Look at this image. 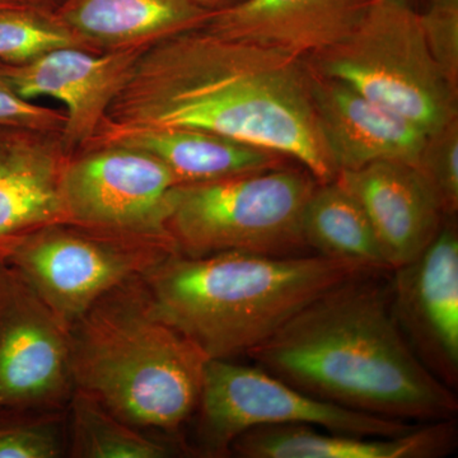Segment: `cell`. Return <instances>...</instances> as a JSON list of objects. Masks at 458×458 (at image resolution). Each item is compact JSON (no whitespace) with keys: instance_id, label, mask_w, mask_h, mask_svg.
<instances>
[{"instance_id":"obj_15","label":"cell","mask_w":458,"mask_h":458,"mask_svg":"<svg viewBox=\"0 0 458 458\" xmlns=\"http://www.w3.org/2000/svg\"><path fill=\"white\" fill-rule=\"evenodd\" d=\"M62 132L0 126V258L20 238L66 223Z\"/></svg>"},{"instance_id":"obj_17","label":"cell","mask_w":458,"mask_h":458,"mask_svg":"<svg viewBox=\"0 0 458 458\" xmlns=\"http://www.w3.org/2000/svg\"><path fill=\"white\" fill-rule=\"evenodd\" d=\"M454 419L419 424L394 437L328 432L311 426L259 427L238 437L229 454L242 458H437L454 451Z\"/></svg>"},{"instance_id":"obj_12","label":"cell","mask_w":458,"mask_h":458,"mask_svg":"<svg viewBox=\"0 0 458 458\" xmlns=\"http://www.w3.org/2000/svg\"><path fill=\"white\" fill-rule=\"evenodd\" d=\"M445 218L429 246L394 270V315L410 345L452 388L458 377V232Z\"/></svg>"},{"instance_id":"obj_2","label":"cell","mask_w":458,"mask_h":458,"mask_svg":"<svg viewBox=\"0 0 458 458\" xmlns=\"http://www.w3.org/2000/svg\"><path fill=\"white\" fill-rule=\"evenodd\" d=\"M366 273L307 304L247 352L259 369L318 399L403 421L448 420L454 391L418 357L393 306L391 285Z\"/></svg>"},{"instance_id":"obj_5","label":"cell","mask_w":458,"mask_h":458,"mask_svg":"<svg viewBox=\"0 0 458 458\" xmlns=\"http://www.w3.org/2000/svg\"><path fill=\"white\" fill-rule=\"evenodd\" d=\"M318 183L304 168L288 167L177 183L168 198L165 232L177 252L188 258L221 252L310 255L302 216Z\"/></svg>"},{"instance_id":"obj_22","label":"cell","mask_w":458,"mask_h":458,"mask_svg":"<svg viewBox=\"0 0 458 458\" xmlns=\"http://www.w3.org/2000/svg\"><path fill=\"white\" fill-rule=\"evenodd\" d=\"M68 47H82L53 13L23 4L0 8V64H23Z\"/></svg>"},{"instance_id":"obj_29","label":"cell","mask_w":458,"mask_h":458,"mask_svg":"<svg viewBox=\"0 0 458 458\" xmlns=\"http://www.w3.org/2000/svg\"><path fill=\"white\" fill-rule=\"evenodd\" d=\"M13 5H21V3L14 2V0H0V8L13 7Z\"/></svg>"},{"instance_id":"obj_13","label":"cell","mask_w":458,"mask_h":458,"mask_svg":"<svg viewBox=\"0 0 458 458\" xmlns=\"http://www.w3.org/2000/svg\"><path fill=\"white\" fill-rule=\"evenodd\" d=\"M372 225L391 271L414 261L442 228L438 199L414 165L381 161L337 174Z\"/></svg>"},{"instance_id":"obj_19","label":"cell","mask_w":458,"mask_h":458,"mask_svg":"<svg viewBox=\"0 0 458 458\" xmlns=\"http://www.w3.org/2000/svg\"><path fill=\"white\" fill-rule=\"evenodd\" d=\"M99 144H120L156 157L170 168L179 183L209 182L274 170L284 167L286 159L265 148L192 129L138 128L99 131L86 148Z\"/></svg>"},{"instance_id":"obj_14","label":"cell","mask_w":458,"mask_h":458,"mask_svg":"<svg viewBox=\"0 0 458 458\" xmlns=\"http://www.w3.org/2000/svg\"><path fill=\"white\" fill-rule=\"evenodd\" d=\"M310 72L319 131L337 174L381 161L417 165L426 131L352 87Z\"/></svg>"},{"instance_id":"obj_28","label":"cell","mask_w":458,"mask_h":458,"mask_svg":"<svg viewBox=\"0 0 458 458\" xmlns=\"http://www.w3.org/2000/svg\"><path fill=\"white\" fill-rule=\"evenodd\" d=\"M386 2L396 3V4L408 5V7L415 8L417 0H386Z\"/></svg>"},{"instance_id":"obj_8","label":"cell","mask_w":458,"mask_h":458,"mask_svg":"<svg viewBox=\"0 0 458 458\" xmlns=\"http://www.w3.org/2000/svg\"><path fill=\"white\" fill-rule=\"evenodd\" d=\"M195 412L199 445L214 457L229 454L238 437L259 427L298 424L352 436L394 437L419 426L318 399L258 366L232 360L207 361Z\"/></svg>"},{"instance_id":"obj_30","label":"cell","mask_w":458,"mask_h":458,"mask_svg":"<svg viewBox=\"0 0 458 458\" xmlns=\"http://www.w3.org/2000/svg\"><path fill=\"white\" fill-rule=\"evenodd\" d=\"M14 2H16V0H14ZM18 3V2H17Z\"/></svg>"},{"instance_id":"obj_20","label":"cell","mask_w":458,"mask_h":458,"mask_svg":"<svg viewBox=\"0 0 458 458\" xmlns=\"http://www.w3.org/2000/svg\"><path fill=\"white\" fill-rule=\"evenodd\" d=\"M302 233L316 254L352 262L372 273L391 271L363 208L336 179L313 190L303 210Z\"/></svg>"},{"instance_id":"obj_25","label":"cell","mask_w":458,"mask_h":458,"mask_svg":"<svg viewBox=\"0 0 458 458\" xmlns=\"http://www.w3.org/2000/svg\"><path fill=\"white\" fill-rule=\"evenodd\" d=\"M419 14L434 60L458 89V7L427 5Z\"/></svg>"},{"instance_id":"obj_11","label":"cell","mask_w":458,"mask_h":458,"mask_svg":"<svg viewBox=\"0 0 458 458\" xmlns=\"http://www.w3.org/2000/svg\"><path fill=\"white\" fill-rule=\"evenodd\" d=\"M143 50L59 47L23 64H0V71L21 98L55 99L65 107L62 140L72 156L95 138Z\"/></svg>"},{"instance_id":"obj_26","label":"cell","mask_w":458,"mask_h":458,"mask_svg":"<svg viewBox=\"0 0 458 458\" xmlns=\"http://www.w3.org/2000/svg\"><path fill=\"white\" fill-rule=\"evenodd\" d=\"M64 123V111L21 98L0 71V126L62 132Z\"/></svg>"},{"instance_id":"obj_23","label":"cell","mask_w":458,"mask_h":458,"mask_svg":"<svg viewBox=\"0 0 458 458\" xmlns=\"http://www.w3.org/2000/svg\"><path fill=\"white\" fill-rule=\"evenodd\" d=\"M65 454V411H0V458H59Z\"/></svg>"},{"instance_id":"obj_9","label":"cell","mask_w":458,"mask_h":458,"mask_svg":"<svg viewBox=\"0 0 458 458\" xmlns=\"http://www.w3.org/2000/svg\"><path fill=\"white\" fill-rule=\"evenodd\" d=\"M177 183L167 165L140 149L120 144L86 148L69 157L63 171L66 223L129 236L170 238L165 216Z\"/></svg>"},{"instance_id":"obj_10","label":"cell","mask_w":458,"mask_h":458,"mask_svg":"<svg viewBox=\"0 0 458 458\" xmlns=\"http://www.w3.org/2000/svg\"><path fill=\"white\" fill-rule=\"evenodd\" d=\"M74 390L68 328L0 261V411H65Z\"/></svg>"},{"instance_id":"obj_21","label":"cell","mask_w":458,"mask_h":458,"mask_svg":"<svg viewBox=\"0 0 458 458\" xmlns=\"http://www.w3.org/2000/svg\"><path fill=\"white\" fill-rule=\"evenodd\" d=\"M66 454L74 458H167L174 445L126 423L92 396L74 390L65 410Z\"/></svg>"},{"instance_id":"obj_3","label":"cell","mask_w":458,"mask_h":458,"mask_svg":"<svg viewBox=\"0 0 458 458\" xmlns=\"http://www.w3.org/2000/svg\"><path fill=\"white\" fill-rule=\"evenodd\" d=\"M372 273L324 255H171L143 276L157 312L208 360L260 345L334 286ZM377 274V273H376Z\"/></svg>"},{"instance_id":"obj_7","label":"cell","mask_w":458,"mask_h":458,"mask_svg":"<svg viewBox=\"0 0 458 458\" xmlns=\"http://www.w3.org/2000/svg\"><path fill=\"white\" fill-rule=\"evenodd\" d=\"M176 252L170 238L55 223L20 238L0 261L14 267L69 330L102 297Z\"/></svg>"},{"instance_id":"obj_18","label":"cell","mask_w":458,"mask_h":458,"mask_svg":"<svg viewBox=\"0 0 458 458\" xmlns=\"http://www.w3.org/2000/svg\"><path fill=\"white\" fill-rule=\"evenodd\" d=\"M198 0H64L53 16L90 51L143 50L205 26Z\"/></svg>"},{"instance_id":"obj_6","label":"cell","mask_w":458,"mask_h":458,"mask_svg":"<svg viewBox=\"0 0 458 458\" xmlns=\"http://www.w3.org/2000/svg\"><path fill=\"white\" fill-rule=\"evenodd\" d=\"M306 60L427 134L458 117V89L434 60L415 8L373 0L344 40Z\"/></svg>"},{"instance_id":"obj_24","label":"cell","mask_w":458,"mask_h":458,"mask_svg":"<svg viewBox=\"0 0 458 458\" xmlns=\"http://www.w3.org/2000/svg\"><path fill=\"white\" fill-rule=\"evenodd\" d=\"M438 199L445 218L458 210V117L427 135L415 165Z\"/></svg>"},{"instance_id":"obj_27","label":"cell","mask_w":458,"mask_h":458,"mask_svg":"<svg viewBox=\"0 0 458 458\" xmlns=\"http://www.w3.org/2000/svg\"><path fill=\"white\" fill-rule=\"evenodd\" d=\"M242 2H245V0H198L199 4L209 11L210 13L233 7V5L240 4Z\"/></svg>"},{"instance_id":"obj_16","label":"cell","mask_w":458,"mask_h":458,"mask_svg":"<svg viewBox=\"0 0 458 458\" xmlns=\"http://www.w3.org/2000/svg\"><path fill=\"white\" fill-rule=\"evenodd\" d=\"M373 0H245L216 12L214 33L309 57L351 33Z\"/></svg>"},{"instance_id":"obj_1","label":"cell","mask_w":458,"mask_h":458,"mask_svg":"<svg viewBox=\"0 0 458 458\" xmlns=\"http://www.w3.org/2000/svg\"><path fill=\"white\" fill-rule=\"evenodd\" d=\"M138 128L213 132L293 159L318 183L337 177L306 57L204 26L141 51L98 132Z\"/></svg>"},{"instance_id":"obj_4","label":"cell","mask_w":458,"mask_h":458,"mask_svg":"<svg viewBox=\"0 0 458 458\" xmlns=\"http://www.w3.org/2000/svg\"><path fill=\"white\" fill-rule=\"evenodd\" d=\"M75 390L140 429L174 433L197 411L207 357L157 312L143 278L69 328Z\"/></svg>"}]
</instances>
